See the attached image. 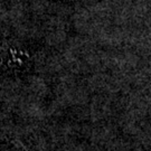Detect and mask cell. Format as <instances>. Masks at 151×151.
<instances>
[{
	"instance_id": "cell-1",
	"label": "cell",
	"mask_w": 151,
	"mask_h": 151,
	"mask_svg": "<svg viewBox=\"0 0 151 151\" xmlns=\"http://www.w3.org/2000/svg\"><path fill=\"white\" fill-rule=\"evenodd\" d=\"M32 56L27 49L7 45L0 47V73L22 74L32 68Z\"/></svg>"
}]
</instances>
